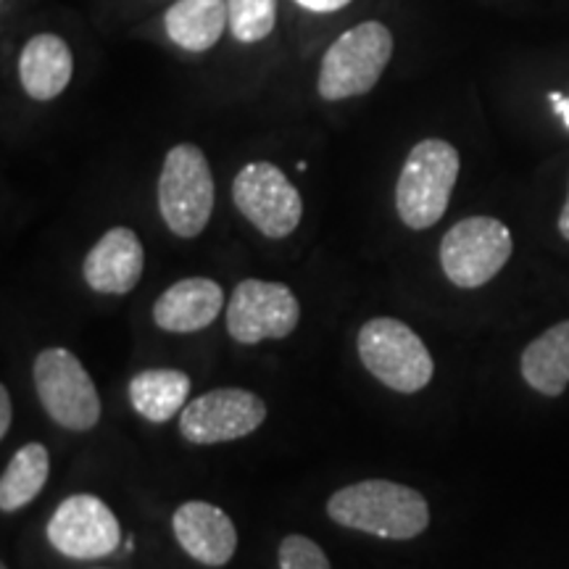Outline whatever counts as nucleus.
Listing matches in <instances>:
<instances>
[{
  "mask_svg": "<svg viewBox=\"0 0 569 569\" xmlns=\"http://www.w3.org/2000/svg\"><path fill=\"white\" fill-rule=\"evenodd\" d=\"M327 517L367 536L411 540L430 525V507L419 490L401 482L365 480L336 490L327 501Z\"/></svg>",
  "mask_w": 569,
  "mask_h": 569,
  "instance_id": "1",
  "label": "nucleus"
},
{
  "mask_svg": "<svg viewBox=\"0 0 569 569\" xmlns=\"http://www.w3.org/2000/svg\"><path fill=\"white\" fill-rule=\"evenodd\" d=\"M459 180V151L448 140L427 138L411 148L396 182V209L409 230H430L451 203Z\"/></svg>",
  "mask_w": 569,
  "mask_h": 569,
  "instance_id": "2",
  "label": "nucleus"
},
{
  "mask_svg": "<svg viewBox=\"0 0 569 569\" xmlns=\"http://www.w3.org/2000/svg\"><path fill=\"white\" fill-rule=\"evenodd\" d=\"M393 59V34L382 21H361L327 48L317 90L325 101L365 96Z\"/></svg>",
  "mask_w": 569,
  "mask_h": 569,
  "instance_id": "3",
  "label": "nucleus"
},
{
  "mask_svg": "<svg viewBox=\"0 0 569 569\" xmlns=\"http://www.w3.org/2000/svg\"><path fill=\"white\" fill-rule=\"evenodd\" d=\"M359 359L382 386L396 393H419L430 386L436 365L422 338L393 317H375L359 330Z\"/></svg>",
  "mask_w": 569,
  "mask_h": 569,
  "instance_id": "4",
  "label": "nucleus"
},
{
  "mask_svg": "<svg viewBox=\"0 0 569 569\" xmlns=\"http://www.w3.org/2000/svg\"><path fill=\"white\" fill-rule=\"evenodd\" d=\"M213 174L209 159L193 142H180L163 159L159 174V211L177 238H198L213 211Z\"/></svg>",
  "mask_w": 569,
  "mask_h": 569,
  "instance_id": "5",
  "label": "nucleus"
},
{
  "mask_svg": "<svg viewBox=\"0 0 569 569\" xmlns=\"http://www.w3.org/2000/svg\"><path fill=\"white\" fill-rule=\"evenodd\" d=\"M34 390L56 425L84 432L101 419V398L82 361L67 348H46L32 367Z\"/></svg>",
  "mask_w": 569,
  "mask_h": 569,
  "instance_id": "6",
  "label": "nucleus"
},
{
  "mask_svg": "<svg viewBox=\"0 0 569 569\" xmlns=\"http://www.w3.org/2000/svg\"><path fill=\"white\" fill-rule=\"evenodd\" d=\"M515 251L509 227L493 217H467L440 240V267L457 288H482Z\"/></svg>",
  "mask_w": 569,
  "mask_h": 569,
  "instance_id": "7",
  "label": "nucleus"
},
{
  "mask_svg": "<svg viewBox=\"0 0 569 569\" xmlns=\"http://www.w3.org/2000/svg\"><path fill=\"white\" fill-rule=\"evenodd\" d=\"M232 201L256 230L272 240L293 234L303 217V201L298 188L284 177L280 167L269 161L246 163L234 174Z\"/></svg>",
  "mask_w": 569,
  "mask_h": 569,
  "instance_id": "8",
  "label": "nucleus"
},
{
  "mask_svg": "<svg viewBox=\"0 0 569 569\" xmlns=\"http://www.w3.org/2000/svg\"><path fill=\"white\" fill-rule=\"evenodd\" d=\"M301 322V303L282 282L243 280L227 303V332L234 343L282 340Z\"/></svg>",
  "mask_w": 569,
  "mask_h": 569,
  "instance_id": "9",
  "label": "nucleus"
},
{
  "mask_svg": "<svg viewBox=\"0 0 569 569\" xmlns=\"http://www.w3.org/2000/svg\"><path fill=\"white\" fill-rule=\"evenodd\" d=\"M267 403L251 390L217 388L190 401L180 415V432L193 446H217L259 430Z\"/></svg>",
  "mask_w": 569,
  "mask_h": 569,
  "instance_id": "10",
  "label": "nucleus"
},
{
  "mask_svg": "<svg viewBox=\"0 0 569 569\" xmlns=\"http://www.w3.org/2000/svg\"><path fill=\"white\" fill-rule=\"evenodd\" d=\"M48 540L69 559H103L119 549V519L98 496L77 493L61 501L48 522Z\"/></svg>",
  "mask_w": 569,
  "mask_h": 569,
  "instance_id": "11",
  "label": "nucleus"
},
{
  "mask_svg": "<svg viewBox=\"0 0 569 569\" xmlns=\"http://www.w3.org/2000/svg\"><path fill=\"white\" fill-rule=\"evenodd\" d=\"M177 543L190 559L206 567H224L238 549V530L227 511L206 501H188L174 511Z\"/></svg>",
  "mask_w": 569,
  "mask_h": 569,
  "instance_id": "12",
  "label": "nucleus"
},
{
  "mask_svg": "<svg viewBox=\"0 0 569 569\" xmlns=\"http://www.w3.org/2000/svg\"><path fill=\"white\" fill-rule=\"evenodd\" d=\"M142 267H146V253L138 232H132L130 227H113L90 248L82 274L96 293L124 296L140 282Z\"/></svg>",
  "mask_w": 569,
  "mask_h": 569,
  "instance_id": "13",
  "label": "nucleus"
},
{
  "mask_svg": "<svg viewBox=\"0 0 569 569\" xmlns=\"http://www.w3.org/2000/svg\"><path fill=\"white\" fill-rule=\"evenodd\" d=\"M224 293L209 277H188L174 282L153 303V322L167 332L206 330L222 315Z\"/></svg>",
  "mask_w": 569,
  "mask_h": 569,
  "instance_id": "14",
  "label": "nucleus"
},
{
  "mask_svg": "<svg viewBox=\"0 0 569 569\" xmlns=\"http://www.w3.org/2000/svg\"><path fill=\"white\" fill-rule=\"evenodd\" d=\"M74 56L59 34L42 32L24 42L19 53V80L32 101H53L69 88Z\"/></svg>",
  "mask_w": 569,
  "mask_h": 569,
  "instance_id": "15",
  "label": "nucleus"
},
{
  "mask_svg": "<svg viewBox=\"0 0 569 569\" xmlns=\"http://www.w3.org/2000/svg\"><path fill=\"white\" fill-rule=\"evenodd\" d=\"M227 19V0H177L163 13V30L182 51L203 53L222 40Z\"/></svg>",
  "mask_w": 569,
  "mask_h": 569,
  "instance_id": "16",
  "label": "nucleus"
},
{
  "mask_svg": "<svg viewBox=\"0 0 569 569\" xmlns=\"http://www.w3.org/2000/svg\"><path fill=\"white\" fill-rule=\"evenodd\" d=\"M525 382L543 396H561L569 386V319L549 327L522 351Z\"/></svg>",
  "mask_w": 569,
  "mask_h": 569,
  "instance_id": "17",
  "label": "nucleus"
},
{
  "mask_svg": "<svg viewBox=\"0 0 569 569\" xmlns=\"http://www.w3.org/2000/svg\"><path fill=\"white\" fill-rule=\"evenodd\" d=\"M190 377L180 369H142L130 382L132 409L148 422L163 425L188 407Z\"/></svg>",
  "mask_w": 569,
  "mask_h": 569,
  "instance_id": "18",
  "label": "nucleus"
},
{
  "mask_svg": "<svg viewBox=\"0 0 569 569\" xmlns=\"http://www.w3.org/2000/svg\"><path fill=\"white\" fill-rule=\"evenodd\" d=\"M51 475V457L42 443H27L13 453L0 478V511L11 515L32 503Z\"/></svg>",
  "mask_w": 569,
  "mask_h": 569,
  "instance_id": "19",
  "label": "nucleus"
},
{
  "mask_svg": "<svg viewBox=\"0 0 569 569\" xmlns=\"http://www.w3.org/2000/svg\"><path fill=\"white\" fill-rule=\"evenodd\" d=\"M227 19L234 40L253 46L277 27V0H227Z\"/></svg>",
  "mask_w": 569,
  "mask_h": 569,
  "instance_id": "20",
  "label": "nucleus"
},
{
  "mask_svg": "<svg viewBox=\"0 0 569 569\" xmlns=\"http://www.w3.org/2000/svg\"><path fill=\"white\" fill-rule=\"evenodd\" d=\"M280 569H332L322 546L306 536H288L280 543Z\"/></svg>",
  "mask_w": 569,
  "mask_h": 569,
  "instance_id": "21",
  "label": "nucleus"
},
{
  "mask_svg": "<svg viewBox=\"0 0 569 569\" xmlns=\"http://www.w3.org/2000/svg\"><path fill=\"white\" fill-rule=\"evenodd\" d=\"M296 3L303 6V9H309V11H317V13H332V11L346 9L351 0H296Z\"/></svg>",
  "mask_w": 569,
  "mask_h": 569,
  "instance_id": "22",
  "label": "nucleus"
},
{
  "mask_svg": "<svg viewBox=\"0 0 569 569\" xmlns=\"http://www.w3.org/2000/svg\"><path fill=\"white\" fill-rule=\"evenodd\" d=\"M11 396L9 390L0 388V438L9 436V427H11Z\"/></svg>",
  "mask_w": 569,
  "mask_h": 569,
  "instance_id": "23",
  "label": "nucleus"
},
{
  "mask_svg": "<svg viewBox=\"0 0 569 569\" xmlns=\"http://www.w3.org/2000/svg\"><path fill=\"white\" fill-rule=\"evenodd\" d=\"M549 101L553 103V109H557L559 117L565 119V124L569 130V98L561 96V92H549Z\"/></svg>",
  "mask_w": 569,
  "mask_h": 569,
  "instance_id": "24",
  "label": "nucleus"
},
{
  "mask_svg": "<svg viewBox=\"0 0 569 569\" xmlns=\"http://www.w3.org/2000/svg\"><path fill=\"white\" fill-rule=\"evenodd\" d=\"M559 232L561 238L569 240V190H567V201L561 206V213H559Z\"/></svg>",
  "mask_w": 569,
  "mask_h": 569,
  "instance_id": "25",
  "label": "nucleus"
},
{
  "mask_svg": "<svg viewBox=\"0 0 569 569\" xmlns=\"http://www.w3.org/2000/svg\"><path fill=\"white\" fill-rule=\"evenodd\" d=\"M0 569H9V567H6V565H3V567H0Z\"/></svg>",
  "mask_w": 569,
  "mask_h": 569,
  "instance_id": "26",
  "label": "nucleus"
}]
</instances>
